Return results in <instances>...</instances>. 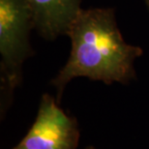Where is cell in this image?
Here are the masks:
<instances>
[{
  "mask_svg": "<svg viewBox=\"0 0 149 149\" xmlns=\"http://www.w3.org/2000/svg\"><path fill=\"white\" fill-rule=\"evenodd\" d=\"M49 94L42 97L33 125L12 149H77L79 129L77 120Z\"/></svg>",
  "mask_w": 149,
  "mask_h": 149,
  "instance_id": "cell-3",
  "label": "cell"
},
{
  "mask_svg": "<svg viewBox=\"0 0 149 149\" xmlns=\"http://www.w3.org/2000/svg\"><path fill=\"white\" fill-rule=\"evenodd\" d=\"M33 17L34 28L42 36L53 40L67 35L81 10V0H26Z\"/></svg>",
  "mask_w": 149,
  "mask_h": 149,
  "instance_id": "cell-4",
  "label": "cell"
},
{
  "mask_svg": "<svg viewBox=\"0 0 149 149\" xmlns=\"http://www.w3.org/2000/svg\"><path fill=\"white\" fill-rule=\"evenodd\" d=\"M67 36L72 43L69 59L52 81L57 102L65 86L76 77H87L107 84L128 83L135 79L134 63L142 54V49L124 41L112 9H81Z\"/></svg>",
  "mask_w": 149,
  "mask_h": 149,
  "instance_id": "cell-1",
  "label": "cell"
},
{
  "mask_svg": "<svg viewBox=\"0 0 149 149\" xmlns=\"http://www.w3.org/2000/svg\"><path fill=\"white\" fill-rule=\"evenodd\" d=\"M85 149H96V148H94V147H92V146H87Z\"/></svg>",
  "mask_w": 149,
  "mask_h": 149,
  "instance_id": "cell-6",
  "label": "cell"
},
{
  "mask_svg": "<svg viewBox=\"0 0 149 149\" xmlns=\"http://www.w3.org/2000/svg\"><path fill=\"white\" fill-rule=\"evenodd\" d=\"M144 1H145V3H146L147 7H148V9H149V0H144Z\"/></svg>",
  "mask_w": 149,
  "mask_h": 149,
  "instance_id": "cell-5",
  "label": "cell"
},
{
  "mask_svg": "<svg viewBox=\"0 0 149 149\" xmlns=\"http://www.w3.org/2000/svg\"><path fill=\"white\" fill-rule=\"evenodd\" d=\"M33 17L26 0H0V55L2 89L13 93L22 80V64L32 53L29 32Z\"/></svg>",
  "mask_w": 149,
  "mask_h": 149,
  "instance_id": "cell-2",
  "label": "cell"
}]
</instances>
